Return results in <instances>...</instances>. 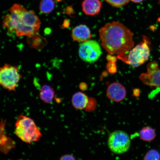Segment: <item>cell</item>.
<instances>
[{"mask_svg":"<svg viewBox=\"0 0 160 160\" xmlns=\"http://www.w3.org/2000/svg\"><path fill=\"white\" fill-rule=\"evenodd\" d=\"M150 43L148 38L143 36L142 42L128 52V53L127 52L118 55V58L132 67H138L149 59Z\"/></svg>","mask_w":160,"mask_h":160,"instance_id":"obj_4","label":"cell"},{"mask_svg":"<svg viewBox=\"0 0 160 160\" xmlns=\"http://www.w3.org/2000/svg\"><path fill=\"white\" fill-rule=\"evenodd\" d=\"M39 94L42 101L46 103H50L54 98L55 92L51 86L45 85L41 87Z\"/></svg>","mask_w":160,"mask_h":160,"instance_id":"obj_14","label":"cell"},{"mask_svg":"<svg viewBox=\"0 0 160 160\" xmlns=\"http://www.w3.org/2000/svg\"><path fill=\"white\" fill-rule=\"evenodd\" d=\"M27 42L30 48L37 50H41L47 45L48 42L44 38L37 34L27 37Z\"/></svg>","mask_w":160,"mask_h":160,"instance_id":"obj_12","label":"cell"},{"mask_svg":"<svg viewBox=\"0 0 160 160\" xmlns=\"http://www.w3.org/2000/svg\"><path fill=\"white\" fill-rule=\"evenodd\" d=\"M59 160H76V159L72 155L66 154L62 156Z\"/></svg>","mask_w":160,"mask_h":160,"instance_id":"obj_21","label":"cell"},{"mask_svg":"<svg viewBox=\"0 0 160 160\" xmlns=\"http://www.w3.org/2000/svg\"><path fill=\"white\" fill-rule=\"evenodd\" d=\"M107 92L108 97L111 101L117 102L123 101L127 95L125 87L117 82L110 84L107 88Z\"/></svg>","mask_w":160,"mask_h":160,"instance_id":"obj_9","label":"cell"},{"mask_svg":"<svg viewBox=\"0 0 160 160\" xmlns=\"http://www.w3.org/2000/svg\"><path fill=\"white\" fill-rule=\"evenodd\" d=\"M112 7L120 8L127 5L130 0H105Z\"/></svg>","mask_w":160,"mask_h":160,"instance_id":"obj_18","label":"cell"},{"mask_svg":"<svg viewBox=\"0 0 160 160\" xmlns=\"http://www.w3.org/2000/svg\"><path fill=\"white\" fill-rule=\"evenodd\" d=\"M156 137L154 129L149 127H145L142 128L139 132L140 139L145 141H152Z\"/></svg>","mask_w":160,"mask_h":160,"instance_id":"obj_15","label":"cell"},{"mask_svg":"<svg viewBox=\"0 0 160 160\" xmlns=\"http://www.w3.org/2000/svg\"><path fill=\"white\" fill-rule=\"evenodd\" d=\"M88 100L89 98L85 94L78 92L72 96V103L75 109L82 110L85 108Z\"/></svg>","mask_w":160,"mask_h":160,"instance_id":"obj_13","label":"cell"},{"mask_svg":"<svg viewBox=\"0 0 160 160\" xmlns=\"http://www.w3.org/2000/svg\"><path fill=\"white\" fill-rule=\"evenodd\" d=\"M82 7L86 15L94 16L98 14L101 11L102 2L100 0H84Z\"/></svg>","mask_w":160,"mask_h":160,"instance_id":"obj_11","label":"cell"},{"mask_svg":"<svg viewBox=\"0 0 160 160\" xmlns=\"http://www.w3.org/2000/svg\"><path fill=\"white\" fill-rule=\"evenodd\" d=\"M140 79L146 85L160 87V69L157 62L150 63L148 66V72L142 74Z\"/></svg>","mask_w":160,"mask_h":160,"instance_id":"obj_8","label":"cell"},{"mask_svg":"<svg viewBox=\"0 0 160 160\" xmlns=\"http://www.w3.org/2000/svg\"><path fill=\"white\" fill-rule=\"evenodd\" d=\"M87 84L85 83H81L80 84L79 88L82 91H85L87 89Z\"/></svg>","mask_w":160,"mask_h":160,"instance_id":"obj_22","label":"cell"},{"mask_svg":"<svg viewBox=\"0 0 160 160\" xmlns=\"http://www.w3.org/2000/svg\"><path fill=\"white\" fill-rule=\"evenodd\" d=\"M139 90L138 89H135L133 91V94L134 95V96H136V97H137V96H139Z\"/></svg>","mask_w":160,"mask_h":160,"instance_id":"obj_23","label":"cell"},{"mask_svg":"<svg viewBox=\"0 0 160 160\" xmlns=\"http://www.w3.org/2000/svg\"><path fill=\"white\" fill-rule=\"evenodd\" d=\"M97 102L93 98H89L88 102L85 108L86 111L87 112H92L94 111L97 107Z\"/></svg>","mask_w":160,"mask_h":160,"instance_id":"obj_19","label":"cell"},{"mask_svg":"<svg viewBox=\"0 0 160 160\" xmlns=\"http://www.w3.org/2000/svg\"><path fill=\"white\" fill-rule=\"evenodd\" d=\"M99 33L102 47L110 55L127 52L134 47L133 33L119 22L106 24Z\"/></svg>","mask_w":160,"mask_h":160,"instance_id":"obj_2","label":"cell"},{"mask_svg":"<svg viewBox=\"0 0 160 160\" xmlns=\"http://www.w3.org/2000/svg\"><path fill=\"white\" fill-rule=\"evenodd\" d=\"M22 160V159H20V160Z\"/></svg>","mask_w":160,"mask_h":160,"instance_id":"obj_25","label":"cell"},{"mask_svg":"<svg viewBox=\"0 0 160 160\" xmlns=\"http://www.w3.org/2000/svg\"><path fill=\"white\" fill-rule=\"evenodd\" d=\"M107 68L110 73H114L117 72V67L115 62L109 61L107 65Z\"/></svg>","mask_w":160,"mask_h":160,"instance_id":"obj_20","label":"cell"},{"mask_svg":"<svg viewBox=\"0 0 160 160\" xmlns=\"http://www.w3.org/2000/svg\"><path fill=\"white\" fill-rule=\"evenodd\" d=\"M160 154L157 150L152 149L146 153L144 160H160Z\"/></svg>","mask_w":160,"mask_h":160,"instance_id":"obj_17","label":"cell"},{"mask_svg":"<svg viewBox=\"0 0 160 160\" xmlns=\"http://www.w3.org/2000/svg\"><path fill=\"white\" fill-rule=\"evenodd\" d=\"M72 37L74 41L83 43L91 39V32L87 26L80 25L72 30Z\"/></svg>","mask_w":160,"mask_h":160,"instance_id":"obj_10","label":"cell"},{"mask_svg":"<svg viewBox=\"0 0 160 160\" xmlns=\"http://www.w3.org/2000/svg\"><path fill=\"white\" fill-rule=\"evenodd\" d=\"M15 134L24 142L31 143L39 141L42 134L33 120L28 116L21 115L15 123Z\"/></svg>","mask_w":160,"mask_h":160,"instance_id":"obj_3","label":"cell"},{"mask_svg":"<svg viewBox=\"0 0 160 160\" xmlns=\"http://www.w3.org/2000/svg\"><path fill=\"white\" fill-rule=\"evenodd\" d=\"M102 53L101 46L94 40H89L82 43L79 49L81 59L86 62H94L99 58Z\"/></svg>","mask_w":160,"mask_h":160,"instance_id":"obj_7","label":"cell"},{"mask_svg":"<svg viewBox=\"0 0 160 160\" xmlns=\"http://www.w3.org/2000/svg\"><path fill=\"white\" fill-rule=\"evenodd\" d=\"M22 78L19 68L5 64L0 67V85L9 91H15Z\"/></svg>","mask_w":160,"mask_h":160,"instance_id":"obj_5","label":"cell"},{"mask_svg":"<svg viewBox=\"0 0 160 160\" xmlns=\"http://www.w3.org/2000/svg\"><path fill=\"white\" fill-rule=\"evenodd\" d=\"M108 144L112 152L117 154H121L128 151L131 146V141L127 133L118 130L110 134Z\"/></svg>","mask_w":160,"mask_h":160,"instance_id":"obj_6","label":"cell"},{"mask_svg":"<svg viewBox=\"0 0 160 160\" xmlns=\"http://www.w3.org/2000/svg\"><path fill=\"white\" fill-rule=\"evenodd\" d=\"M55 7L53 0H41L39 8L42 13L47 14L52 12Z\"/></svg>","mask_w":160,"mask_h":160,"instance_id":"obj_16","label":"cell"},{"mask_svg":"<svg viewBox=\"0 0 160 160\" xmlns=\"http://www.w3.org/2000/svg\"><path fill=\"white\" fill-rule=\"evenodd\" d=\"M3 20L2 27L10 34L18 37H32L38 33L41 21L34 12L28 11L21 5L15 3L9 9Z\"/></svg>","mask_w":160,"mask_h":160,"instance_id":"obj_1","label":"cell"},{"mask_svg":"<svg viewBox=\"0 0 160 160\" xmlns=\"http://www.w3.org/2000/svg\"><path fill=\"white\" fill-rule=\"evenodd\" d=\"M131 1L135 3H139L143 1V0H131Z\"/></svg>","mask_w":160,"mask_h":160,"instance_id":"obj_24","label":"cell"}]
</instances>
